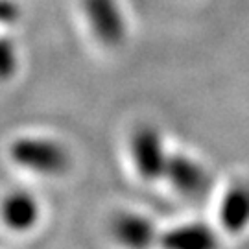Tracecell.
Segmentation results:
<instances>
[{
  "instance_id": "cell-1",
  "label": "cell",
  "mask_w": 249,
  "mask_h": 249,
  "mask_svg": "<svg viewBox=\"0 0 249 249\" xmlns=\"http://www.w3.org/2000/svg\"><path fill=\"white\" fill-rule=\"evenodd\" d=\"M8 155L18 168L46 179L61 178L72 166L69 148L48 135H20L11 141Z\"/></svg>"
},
{
  "instance_id": "cell-2",
  "label": "cell",
  "mask_w": 249,
  "mask_h": 249,
  "mask_svg": "<svg viewBox=\"0 0 249 249\" xmlns=\"http://www.w3.org/2000/svg\"><path fill=\"white\" fill-rule=\"evenodd\" d=\"M129 159L133 162L137 176L146 183L162 181L170 150L166 148L164 137L155 125L141 124L129 135Z\"/></svg>"
},
{
  "instance_id": "cell-3",
  "label": "cell",
  "mask_w": 249,
  "mask_h": 249,
  "mask_svg": "<svg viewBox=\"0 0 249 249\" xmlns=\"http://www.w3.org/2000/svg\"><path fill=\"white\" fill-rule=\"evenodd\" d=\"M162 181L179 197L188 201L205 197L214 185L213 174L207 164L187 151H170Z\"/></svg>"
},
{
  "instance_id": "cell-4",
  "label": "cell",
  "mask_w": 249,
  "mask_h": 249,
  "mask_svg": "<svg viewBox=\"0 0 249 249\" xmlns=\"http://www.w3.org/2000/svg\"><path fill=\"white\" fill-rule=\"evenodd\" d=\"M216 227L227 238L249 232V176H236L223 187L216 203Z\"/></svg>"
},
{
  "instance_id": "cell-5",
  "label": "cell",
  "mask_w": 249,
  "mask_h": 249,
  "mask_svg": "<svg viewBox=\"0 0 249 249\" xmlns=\"http://www.w3.org/2000/svg\"><path fill=\"white\" fill-rule=\"evenodd\" d=\"M83 17L92 37L106 48H118L127 39V20L118 0H81Z\"/></svg>"
},
{
  "instance_id": "cell-6",
  "label": "cell",
  "mask_w": 249,
  "mask_h": 249,
  "mask_svg": "<svg viewBox=\"0 0 249 249\" xmlns=\"http://www.w3.org/2000/svg\"><path fill=\"white\" fill-rule=\"evenodd\" d=\"M109 232L122 249H153L159 242V227L148 214L122 209L111 218Z\"/></svg>"
},
{
  "instance_id": "cell-7",
  "label": "cell",
  "mask_w": 249,
  "mask_h": 249,
  "mask_svg": "<svg viewBox=\"0 0 249 249\" xmlns=\"http://www.w3.org/2000/svg\"><path fill=\"white\" fill-rule=\"evenodd\" d=\"M159 249H220L222 232L220 229L207 222H183L172 225L166 231H160Z\"/></svg>"
},
{
  "instance_id": "cell-8",
  "label": "cell",
  "mask_w": 249,
  "mask_h": 249,
  "mask_svg": "<svg viewBox=\"0 0 249 249\" xmlns=\"http://www.w3.org/2000/svg\"><path fill=\"white\" fill-rule=\"evenodd\" d=\"M43 216L41 203L32 192L17 188L0 201V222L15 234H26L36 229Z\"/></svg>"
},
{
  "instance_id": "cell-9",
  "label": "cell",
  "mask_w": 249,
  "mask_h": 249,
  "mask_svg": "<svg viewBox=\"0 0 249 249\" xmlns=\"http://www.w3.org/2000/svg\"><path fill=\"white\" fill-rule=\"evenodd\" d=\"M18 71V52L13 41L0 37V81H9Z\"/></svg>"
}]
</instances>
